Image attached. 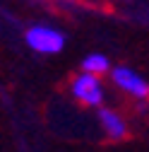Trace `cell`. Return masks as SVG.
<instances>
[{
    "instance_id": "obj_3",
    "label": "cell",
    "mask_w": 149,
    "mask_h": 152,
    "mask_svg": "<svg viewBox=\"0 0 149 152\" xmlns=\"http://www.w3.org/2000/svg\"><path fill=\"white\" fill-rule=\"evenodd\" d=\"M111 80H113V85H116L120 92L135 97L140 104L149 99V82L142 77L137 70L127 68V65H118V68L111 70Z\"/></svg>"
},
{
    "instance_id": "obj_1",
    "label": "cell",
    "mask_w": 149,
    "mask_h": 152,
    "mask_svg": "<svg viewBox=\"0 0 149 152\" xmlns=\"http://www.w3.org/2000/svg\"><path fill=\"white\" fill-rule=\"evenodd\" d=\"M24 41L34 53L41 56H55L65 48V34L51 24H34L27 29Z\"/></svg>"
},
{
    "instance_id": "obj_2",
    "label": "cell",
    "mask_w": 149,
    "mask_h": 152,
    "mask_svg": "<svg viewBox=\"0 0 149 152\" xmlns=\"http://www.w3.org/2000/svg\"><path fill=\"white\" fill-rule=\"evenodd\" d=\"M70 94L82 106H91V109L103 106V82L96 75H87V72L74 75L70 80Z\"/></svg>"
},
{
    "instance_id": "obj_4",
    "label": "cell",
    "mask_w": 149,
    "mask_h": 152,
    "mask_svg": "<svg viewBox=\"0 0 149 152\" xmlns=\"http://www.w3.org/2000/svg\"><path fill=\"white\" fill-rule=\"evenodd\" d=\"M96 113H99V123H101V130H103L106 138H111V140H123V138L127 135V123H125V118L120 116L118 111L108 109V106H101Z\"/></svg>"
},
{
    "instance_id": "obj_5",
    "label": "cell",
    "mask_w": 149,
    "mask_h": 152,
    "mask_svg": "<svg viewBox=\"0 0 149 152\" xmlns=\"http://www.w3.org/2000/svg\"><path fill=\"white\" fill-rule=\"evenodd\" d=\"M111 61L106 58L103 53H89V56H84V61H82V72H87V75H96V77H101V75H111Z\"/></svg>"
}]
</instances>
